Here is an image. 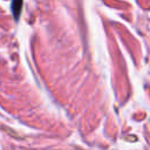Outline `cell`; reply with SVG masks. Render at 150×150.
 I'll use <instances>...</instances> for the list:
<instances>
[{
	"mask_svg": "<svg viewBox=\"0 0 150 150\" xmlns=\"http://www.w3.org/2000/svg\"><path fill=\"white\" fill-rule=\"evenodd\" d=\"M21 8H22V0H12V12L15 19L19 18L21 13Z\"/></svg>",
	"mask_w": 150,
	"mask_h": 150,
	"instance_id": "6da1fadb",
	"label": "cell"
}]
</instances>
